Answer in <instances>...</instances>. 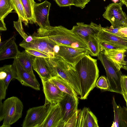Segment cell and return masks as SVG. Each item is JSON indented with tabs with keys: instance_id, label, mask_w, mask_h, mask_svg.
<instances>
[{
	"instance_id": "cell-39",
	"label": "cell",
	"mask_w": 127,
	"mask_h": 127,
	"mask_svg": "<svg viewBox=\"0 0 127 127\" xmlns=\"http://www.w3.org/2000/svg\"><path fill=\"white\" fill-rule=\"evenodd\" d=\"M119 32L123 37H127V27L123 26L120 27L119 29Z\"/></svg>"
},
{
	"instance_id": "cell-15",
	"label": "cell",
	"mask_w": 127,
	"mask_h": 127,
	"mask_svg": "<svg viewBox=\"0 0 127 127\" xmlns=\"http://www.w3.org/2000/svg\"><path fill=\"white\" fill-rule=\"evenodd\" d=\"M60 103L62 107V118L59 127H64L67 120L77 110L78 100L66 94Z\"/></svg>"
},
{
	"instance_id": "cell-1",
	"label": "cell",
	"mask_w": 127,
	"mask_h": 127,
	"mask_svg": "<svg viewBox=\"0 0 127 127\" xmlns=\"http://www.w3.org/2000/svg\"><path fill=\"white\" fill-rule=\"evenodd\" d=\"M79 80L81 94L80 98L87 99L90 92L96 86L99 76L97 60L89 55H85L74 66Z\"/></svg>"
},
{
	"instance_id": "cell-28",
	"label": "cell",
	"mask_w": 127,
	"mask_h": 127,
	"mask_svg": "<svg viewBox=\"0 0 127 127\" xmlns=\"http://www.w3.org/2000/svg\"><path fill=\"white\" fill-rule=\"evenodd\" d=\"M22 22L21 21L18 20L17 21H14V27L20 35L23 38L25 41L27 42H30L36 38L37 37L28 35L24 30Z\"/></svg>"
},
{
	"instance_id": "cell-41",
	"label": "cell",
	"mask_w": 127,
	"mask_h": 127,
	"mask_svg": "<svg viewBox=\"0 0 127 127\" xmlns=\"http://www.w3.org/2000/svg\"><path fill=\"white\" fill-rule=\"evenodd\" d=\"M121 94L122 95L126 101L127 107V94L122 93Z\"/></svg>"
},
{
	"instance_id": "cell-31",
	"label": "cell",
	"mask_w": 127,
	"mask_h": 127,
	"mask_svg": "<svg viewBox=\"0 0 127 127\" xmlns=\"http://www.w3.org/2000/svg\"><path fill=\"white\" fill-rule=\"evenodd\" d=\"M99 41L101 51L126 49L112 43L103 41Z\"/></svg>"
},
{
	"instance_id": "cell-42",
	"label": "cell",
	"mask_w": 127,
	"mask_h": 127,
	"mask_svg": "<svg viewBox=\"0 0 127 127\" xmlns=\"http://www.w3.org/2000/svg\"><path fill=\"white\" fill-rule=\"evenodd\" d=\"M126 55H127V49L126 50V51L125 53ZM126 62V64L122 68L124 69L127 70V59L126 61H125Z\"/></svg>"
},
{
	"instance_id": "cell-13",
	"label": "cell",
	"mask_w": 127,
	"mask_h": 127,
	"mask_svg": "<svg viewBox=\"0 0 127 127\" xmlns=\"http://www.w3.org/2000/svg\"><path fill=\"white\" fill-rule=\"evenodd\" d=\"M102 27L99 24L91 22L89 24H86L82 22H78L74 26L71 30L77 34L86 44L89 38L91 35L96 36Z\"/></svg>"
},
{
	"instance_id": "cell-9",
	"label": "cell",
	"mask_w": 127,
	"mask_h": 127,
	"mask_svg": "<svg viewBox=\"0 0 127 127\" xmlns=\"http://www.w3.org/2000/svg\"><path fill=\"white\" fill-rule=\"evenodd\" d=\"M48 105L33 107L27 111L22 126L23 127H39L46 116Z\"/></svg>"
},
{
	"instance_id": "cell-18",
	"label": "cell",
	"mask_w": 127,
	"mask_h": 127,
	"mask_svg": "<svg viewBox=\"0 0 127 127\" xmlns=\"http://www.w3.org/2000/svg\"><path fill=\"white\" fill-rule=\"evenodd\" d=\"M96 37L99 41L109 42L127 49V37H122L112 34L103 30L102 28Z\"/></svg>"
},
{
	"instance_id": "cell-33",
	"label": "cell",
	"mask_w": 127,
	"mask_h": 127,
	"mask_svg": "<svg viewBox=\"0 0 127 127\" xmlns=\"http://www.w3.org/2000/svg\"><path fill=\"white\" fill-rule=\"evenodd\" d=\"M78 114V109L67 120L64 127H76Z\"/></svg>"
},
{
	"instance_id": "cell-12",
	"label": "cell",
	"mask_w": 127,
	"mask_h": 127,
	"mask_svg": "<svg viewBox=\"0 0 127 127\" xmlns=\"http://www.w3.org/2000/svg\"><path fill=\"white\" fill-rule=\"evenodd\" d=\"M13 64L16 69L17 76L15 79L24 86L30 87L37 90H40V84L36 78H34L22 66L17 58L14 59Z\"/></svg>"
},
{
	"instance_id": "cell-19",
	"label": "cell",
	"mask_w": 127,
	"mask_h": 127,
	"mask_svg": "<svg viewBox=\"0 0 127 127\" xmlns=\"http://www.w3.org/2000/svg\"><path fill=\"white\" fill-rule=\"evenodd\" d=\"M20 51L15 41L14 36L7 40L5 44L0 48V60L17 58Z\"/></svg>"
},
{
	"instance_id": "cell-27",
	"label": "cell",
	"mask_w": 127,
	"mask_h": 127,
	"mask_svg": "<svg viewBox=\"0 0 127 127\" xmlns=\"http://www.w3.org/2000/svg\"><path fill=\"white\" fill-rule=\"evenodd\" d=\"M14 9L11 0H0V19H4Z\"/></svg>"
},
{
	"instance_id": "cell-6",
	"label": "cell",
	"mask_w": 127,
	"mask_h": 127,
	"mask_svg": "<svg viewBox=\"0 0 127 127\" xmlns=\"http://www.w3.org/2000/svg\"><path fill=\"white\" fill-rule=\"evenodd\" d=\"M19 45L25 49L37 50L49 55L51 58L55 57L56 48L58 45L47 37H37L30 42L24 39Z\"/></svg>"
},
{
	"instance_id": "cell-37",
	"label": "cell",
	"mask_w": 127,
	"mask_h": 127,
	"mask_svg": "<svg viewBox=\"0 0 127 127\" xmlns=\"http://www.w3.org/2000/svg\"><path fill=\"white\" fill-rule=\"evenodd\" d=\"M121 84L122 94L123 93L127 94V76L123 75L121 79Z\"/></svg>"
},
{
	"instance_id": "cell-5",
	"label": "cell",
	"mask_w": 127,
	"mask_h": 127,
	"mask_svg": "<svg viewBox=\"0 0 127 127\" xmlns=\"http://www.w3.org/2000/svg\"><path fill=\"white\" fill-rule=\"evenodd\" d=\"M97 57L106 71L109 86L108 91L121 94V81L123 75L121 69L110 60L102 51H101Z\"/></svg>"
},
{
	"instance_id": "cell-36",
	"label": "cell",
	"mask_w": 127,
	"mask_h": 127,
	"mask_svg": "<svg viewBox=\"0 0 127 127\" xmlns=\"http://www.w3.org/2000/svg\"><path fill=\"white\" fill-rule=\"evenodd\" d=\"M60 7H66L74 5L73 0H54Z\"/></svg>"
},
{
	"instance_id": "cell-7",
	"label": "cell",
	"mask_w": 127,
	"mask_h": 127,
	"mask_svg": "<svg viewBox=\"0 0 127 127\" xmlns=\"http://www.w3.org/2000/svg\"><path fill=\"white\" fill-rule=\"evenodd\" d=\"M121 2L113 3L105 7V11L102 16L109 21L114 28L124 26L127 16L123 11Z\"/></svg>"
},
{
	"instance_id": "cell-44",
	"label": "cell",
	"mask_w": 127,
	"mask_h": 127,
	"mask_svg": "<svg viewBox=\"0 0 127 127\" xmlns=\"http://www.w3.org/2000/svg\"><path fill=\"white\" fill-rule=\"evenodd\" d=\"M124 26L127 27V18H126V20Z\"/></svg>"
},
{
	"instance_id": "cell-46",
	"label": "cell",
	"mask_w": 127,
	"mask_h": 127,
	"mask_svg": "<svg viewBox=\"0 0 127 127\" xmlns=\"http://www.w3.org/2000/svg\"><path fill=\"white\" fill-rule=\"evenodd\" d=\"M38 0L39 1H41V0Z\"/></svg>"
},
{
	"instance_id": "cell-3",
	"label": "cell",
	"mask_w": 127,
	"mask_h": 127,
	"mask_svg": "<svg viewBox=\"0 0 127 127\" xmlns=\"http://www.w3.org/2000/svg\"><path fill=\"white\" fill-rule=\"evenodd\" d=\"M54 69V76H60L73 88L77 95L80 96L79 80L74 67L59 56L48 58Z\"/></svg>"
},
{
	"instance_id": "cell-26",
	"label": "cell",
	"mask_w": 127,
	"mask_h": 127,
	"mask_svg": "<svg viewBox=\"0 0 127 127\" xmlns=\"http://www.w3.org/2000/svg\"><path fill=\"white\" fill-rule=\"evenodd\" d=\"M14 10L17 13L18 17V21L23 22L26 26L29 23L21 0H11Z\"/></svg>"
},
{
	"instance_id": "cell-30",
	"label": "cell",
	"mask_w": 127,
	"mask_h": 127,
	"mask_svg": "<svg viewBox=\"0 0 127 127\" xmlns=\"http://www.w3.org/2000/svg\"><path fill=\"white\" fill-rule=\"evenodd\" d=\"M87 125L88 127H99L96 117L88 108H87Z\"/></svg>"
},
{
	"instance_id": "cell-10",
	"label": "cell",
	"mask_w": 127,
	"mask_h": 127,
	"mask_svg": "<svg viewBox=\"0 0 127 127\" xmlns=\"http://www.w3.org/2000/svg\"><path fill=\"white\" fill-rule=\"evenodd\" d=\"M59 47V50L56 57H60L74 67L83 57L91 54L89 50L86 49L63 45H60Z\"/></svg>"
},
{
	"instance_id": "cell-45",
	"label": "cell",
	"mask_w": 127,
	"mask_h": 127,
	"mask_svg": "<svg viewBox=\"0 0 127 127\" xmlns=\"http://www.w3.org/2000/svg\"><path fill=\"white\" fill-rule=\"evenodd\" d=\"M121 0V3H122V2L124 0Z\"/></svg>"
},
{
	"instance_id": "cell-2",
	"label": "cell",
	"mask_w": 127,
	"mask_h": 127,
	"mask_svg": "<svg viewBox=\"0 0 127 127\" xmlns=\"http://www.w3.org/2000/svg\"><path fill=\"white\" fill-rule=\"evenodd\" d=\"M32 36L46 37L59 45L86 49L88 47L85 42L77 34L65 27L60 26H51L46 29L39 28Z\"/></svg>"
},
{
	"instance_id": "cell-11",
	"label": "cell",
	"mask_w": 127,
	"mask_h": 127,
	"mask_svg": "<svg viewBox=\"0 0 127 127\" xmlns=\"http://www.w3.org/2000/svg\"><path fill=\"white\" fill-rule=\"evenodd\" d=\"M51 3L46 0L40 3H36L34 8V15L36 23L40 28L46 29L51 26L48 19Z\"/></svg>"
},
{
	"instance_id": "cell-8",
	"label": "cell",
	"mask_w": 127,
	"mask_h": 127,
	"mask_svg": "<svg viewBox=\"0 0 127 127\" xmlns=\"http://www.w3.org/2000/svg\"><path fill=\"white\" fill-rule=\"evenodd\" d=\"M45 96L44 105L56 104L60 102L66 94L61 91L51 79L41 78Z\"/></svg>"
},
{
	"instance_id": "cell-21",
	"label": "cell",
	"mask_w": 127,
	"mask_h": 127,
	"mask_svg": "<svg viewBox=\"0 0 127 127\" xmlns=\"http://www.w3.org/2000/svg\"><path fill=\"white\" fill-rule=\"evenodd\" d=\"M51 79L61 91L78 100V95L75 91L67 82L58 76L52 77Z\"/></svg>"
},
{
	"instance_id": "cell-4",
	"label": "cell",
	"mask_w": 127,
	"mask_h": 127,
	"mask_svg": "<svg viewBox=\"0 0 127 127\" xmlns=\"http://www.w3.org/2000/svg\"><path fill=\"white\" fill-rule=\"evenodd\" d=\"M0 99V121H3L0 127H10L22 116L23 105L18 98L12 96L2 103Z\"/></svg>"
},
{
	"instance_id": "cell-25",
	"label": "cell",
	"mask_w": 127,
	"mask_h": 127,
	"mask_svg": "<svg viewBox=\"0 0 127 127\" xmlns=\"http://www.w3.org/2000/svg\"><path fill=\"white\" fill-rule=\"evenodd\" d=\"M89 50L92 56H97L101 51L99 41L96 36L91 35L89 36L87 44Z\"/></svg>"
},
{
	"instance_id": "cell-40",
	"label": "cell",
	"mask_w": 127,
	"mask_h": 127,
	"mask_svg": "<svg viewBox=\"0 0 127 127\" xmlns=\"http://www.w3.org/2000/svg\"><path fill=\"white\" fill-rule=\"evenodd\" d=\"M6 30V28L4 19H0V31H5Z\"/></svg>"
},
{
	"instance_id": "cell-43",
	"label": "cell",
	"mask_w": 127,
	"mask_h": 127,
	"mask_svg": "<svg viewBox=\"0 0 127 127\" xmlns=\"http://www.w3.org/2000/svg\"><path fill=\"white\" fill-rule=\"evenodd\" d=\"M122 3L125 5L127 8V0H125Z\"/></svg>"
},
{
	"instance_id": "cell-20",
	"label": "cell",
	"mask_w": 127,
	"mask_h": 127,
	"mask_svg": "<svg viewBox=\"0 0 127 127\" xmlns=\"http://www.w3.org/2000/svg\"><path fill=\"white\" fill-rule=\"evenodd\" d=\"M126 49L102 51L105 55L120 69L122 68L126 64L125 60L126 56Z\"/></svg>"
},
{
	"instance_id": "cell-17",
	"label": "cell",
	"mask_w": 127,
	"mask_h": 127,
	"mask_svg": "<svg viewBox=\"0 0 127 127\" xmlns=\"http://www.w3.org/2000/svg\"><path fill=\"white\" fill-rule=\"evenodd\" d=\"M114 117L111 127H127V107L118 105L114 97L112 101Z\"/></svg>"
},
{
	"instance_id": "cell-14",
	"label": "cell",
	"mask_w": 127,
	"mask_h": 127,
	"mask_svg": "<svg viewBox=\"0 0 127 127\" xmlns=\"http://www.w3.org/2000/svg\"><path fill=\"white\" fill-rule=\"evenodd\" d=\"M62 118V107L60 103L48 105L45 118L39 127H59Z\"/></svg>"
},
{
	"instance_id": "cell-16",
	"label": "cell",
	"mask_w": 127,
	"mask_h": 127,
	"mask_svg": "<svg viewBox=\"0 0 127 127\" xmlns=\"http://www.w3.org/2000/svg\"><path fill=\"white\" fill-rule=\"evenodd\" d=\"M33 68L41 78L50 79L53 76V66L48 58L35 57L33 62Z\"/></svg>"
},
{
	"instance_id": "cell-34",
	"label": "cell",
	"mask_w": 127,
	"mask_h": 127,
	"mask_svg": "<svg viewBox=\"0 0 127 127\" xmlns=\"http://www.w3.org/2000/svg\"><path fill=\"white\" fill-rule=\"evenodd\" d=\"M25 51L35 57L44 58H51L48 55L40 51L30 49H25Z\"/></svg>"
},
{
	"instance_id": "cell-22",
	"label": "cell",
	"mask_w": 127,
	"mask_h": 127,
	"mask_svg": "<svg viewBox=\"0 0 127 127\" xmlns=\"http://www.w3.org/2000/svg\"><path fill=\"white\" fill-rule=\"evenodd\" d=\"M25 50L19 52L17 57L22 66L27 70L34 78H36L32 70L33 64L35 58Z\"/></svg>"
},
{
	"instance_id": "cell-38",
	"label": "cell",
	"mask_w": 127,
	"mask_h": 127,
	"mask_svg": "<svg viewBox=\"0 0 127 127\" xmlns=\"http://www.w3.org/2000/svg\"><path fill=\"white\" fill-rule=\"evenodd\" d=\"M75 6L83 9L90 1V0H73Z\"/></svg>"
},
{
	"instance_id": "cell-32",
	"label": "cell",
	"mask_w": 127,
	"mask_h": 127,
	"mask_svg": "<svg viewBox=\"0 0 127 127\" xmlns=\"http://www.w3.org/2000/svg\"><path fill=\"white\" fill-rule=\"evenodd\" d=\"M96 86L102 90L108 91L109 86L107 78L104 76L100 77L96 81Z\"/></svg>"
},
{
	"instance_id": "cell-29",
	"label": "cell",
	"mask_w": 127,
	"mask_h": 127,
	"mask_svg": "<svg viewBox=\"0 0 127 127\" xmlns=\"http://www.w3.org/2000/svg\"><path fill=\"white\" fill-rule=\"evenodd\" d=\"M76 127H87V108L78 110Z\"/></svg>"
},
{
	"instance_id": "cell-24",
	"label": "cell",
	"mask_w": 127,
	"mask_h": 127,
	"mask_svg": "<svg viewBox=\"0 0 127 127\" xmlns=\"http://www.w3.org/2000/svg\"><path fill=\"white\" fill-rule=\"evenodd\" d=\"M26 18L29 23H35L34 8L36 3L34 0H21Z\"/></svg>"
},
{
	"instance_id": "cell-35",
	"label": "cell",
	"mask_w": 127,
	"mask_h": 127,
	"mask_svg": "<svg viewBox=\"0 0 127 127\" xmlns=\"http://www.w3.org/2000/svg\"><path fill=\"white\" fill-rule=\"evenodd\" d=\"M120 27L114 28L111 26L110 27H102V28L103 30L110 33L122 37H124L119 32V29Z\"/></svg>"
},
{
	"instance_id": "cell-23",
	"label": "cell",
	"mask_w": 127,
	"mask_h": 127,
	"mask_svg": "<svg viewBox=\"0 0 127 127\" xmlns=\"http://www.w3.org/2000/svg\"><path fill=\"white\" fill-rule=\"evenodd\" d=\"M7 76L3 80H0V90L2 92H6L9 84L13 79L17 76L16 71L14 64L5 65Z\"/></svg>"
}]
</instances>
